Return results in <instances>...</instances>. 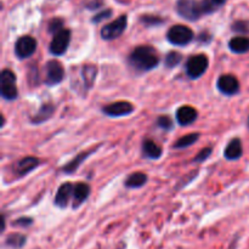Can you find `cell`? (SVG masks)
Wrapping results in <instances>:
<instances>
[{"label":"cell","mask_w":249,"mask_h":249,"mask_svg":"<svg viewBox=\"0 0 249 249\" xmlns=\"http://www.w3.org/2000/svg\"><path fill=\"white\" fill-rule=\"evenodd\" d=\"M71 43V31L70 29H61L56 34H53V38L51 40L49 50L53 55L61 56L66 53Z\"/></svg>","instance_id":"52a82bcc"},{"label":"cell","mask_w":249,"mask_h":249,"mask_svg":"<svg viewBox=\"0 0 249 249\" xmlns=\"http://www.w3.org/2000/svg\"><path fill=\"white\" fill-rule=\"evenodd\" d=\"M111 15H112V10H105V11H102V12H100V14L95 15L94 18H92V22H94V23H99V22H101V21H104V19L108 18Z\"/></svg>","instance_id":"d6a6232c"},{"label":"cell","mask_w":249,"mask_h":249,"mask_svg":"<svg viewBox=\"0 0 249 249\" xmlns=\"http://www.w3.org/2000/svg\"><path fill=\"white\" fill-rule=\"evenodd\" d=\"M92 151H87V152L79 153V155H78L74 160H71L70 163H67V164L62 168V172L65 173V174H73V173H74L75 170L80 167V164H82L83 160H87V158L91 155Z\"/></svg>","instance_id":"7402d4cb"},{"label":"cell","mask_w":249,"mask_h":249,"mask_svg":"<svg viewBox=\"0 0 249 249\" xmlns=\"http://www.w3.org/2000/svg\"><path fill=\"white\" fill-rule=\"evenodd\" d=\"M218 89L221 94L226 95V96H233L240 91V82L237 78L232 74H223L219 77Z\"/></svg>","instance_id":"30bf717a"},{"label":"cell","mask_w":249,"mask_h":249,"mask_svg":"<svg viewBox=\"0 0 249 249\" xmlns=\"http://www.w3.org/2000/svg\"><path fill=\"white\" fill-rule=\"evenodd\" d=\"M142 153L148 160H158L162 156V148L152 140H145L142 143Z\"/></svg>","instance_id":"ac0fdd59"},{"label":"cell","mask_w":249,"mask_h":249,"mask_svg":"<svg viewBox=\"0 0 249 249\" xmlns=\"http://www.w3.org/2000/svg\"><path fill=\"white\" fill-rule=\"evenodd\" d=\"M232 31L238 32L241 34H246L249 32V23L246 21H237L232 24Z\"/></svg>","instance_id":"f546056e"},{"label":"cell","mask_w":249,"mask_h":249,"mask_svg":"<svg viewBox=\"0 0 249 249\" xmlns=\"http://www.w3.org/2000/svg\"><path fill=\"white\" fill-rule=\"evenodd\" d=\"M32 224H33V219L29 218V216H22V218L16 219L12 223V225L16 226V228H29Z\"/></svg>","instance_id":"4dcf8cb0"},{"label":"cell","mask_w":249,"mask_h":249,"mask_svg":"<svg viewBox=\"0 0 249 249\" xmlns=\"http://www.w3.org/2000/svg\"><path fill=\"white\" fill-rule=\"evenodd\" d=\"M212 155V147H206L203 150H201V152L197 155V157L195 158V162L198 163V162H204L206 160H208L209 156Z\"/></svg>","instance_id":"1f68e13d"},{"label":"cell","mask_w":249,"mask_h":249,"mask_svg":"<svg viewBox=\"0 0 249 249\" xmlns=\"http://www.w3.org/2000/svg\"><path fill=\"white\" fill-rule=\"evenodd\" d=\"M243 155V147L242 142H241L240 139H232L230 142L228 143V146L225 147L224 151V156H225L226 160H237L242 157Z\"/></svg>","instance_id":"2e32d148"},{"label":"cell","mask_w":249,"mask_h":249,"mask_svg":"<svg viewBox=\"0 0 249 249\" xmlns=\"http://www.w3.org/2000/svg\"><path fill=\"white\" fill-rule=\"evenodd\" d=\"M27 243V236L22 235V233L15 232L10 233L5 240V246L11 249H21L26 246Z\"/></svg>","instance_id":"44dd1931"},{"label":"cell","mask_w":249,"mask_h":249,"mask_svg":"<svg viewBox=\"0 0 249 249\" xmlns=\"http://www.w3.org/2000/svg\"><path fill=\"white\" fill-rule=\"evenodd\" d=\"M226 0H203L202 4H203L204 14H212V12L218 10L220 6H223Z\"/></svg>","instance_id":"d4e9b609"},{"label":"cell","mask_w":249,"mask_h":249,"mask_svg":"<svg viewBox=\"0 0 249 249\" xmlns=\"http://www.w3.org/2000/svg\"><path fill=\"white\" fill-rule=\"evenodd\" d=\"M177 11L182 18L189 21H197L204 14L203 4L197 0H178Z\"/></svg>","instance_id":"7a4b0ae2"},{"label":"cell","mask_w":249,"mask_h":249,"mask_svg":"<svg viewBox=\"0 0 249 249\" xmlns=\"http://www.w3.org/2000/svg\"><path fill=\"white\" fill-rule=\"evenodd\" d=\"M229 48L235 53H246L249 51V38L245 36H238L229 41Z\"/></svg>","instance_id":"e0dca14e"},{"label":"cell","mask_w":249,"mask_h":249,"mask_svg":"<svg viewBox=\"0 0 249 249\" xmlns=\"http://www.w3.org/2000/svg\"><path fill=\"white\" fill-rule=\"evenodd\" d=\"M0 92H1L2 99L16 100L18 96V90L16 87V75L12 71L4 70L0 74Z\"/></svg>","instance_id":"277c9868"},{"label":"cell","mask_w":249,"mask_h":249,"mask_svg":"<svg viewBox=\"0 0 249 249\" xmlns=\"http://www.w3.org/2000/svg\"><path fill=\"white\" fill-rule=\"evenodd\" d=\"M248 123H249V119H248Z\"/></svg>","instance_id":"836d02e7"},{"label":"cell","mask_w":249,"mask_h":249,"mask_svg":"<svg viewBox=\"0 0 249 249\" xmlns=\"http://www.w3.org/2000/svg\"><path fill=\"white\" fill-rule=\"evenodd\" d=\"M73 191H74V185H72L71 182H65L61 185L56 192L55 206L65 209L70 203L71 198H73Z\"/></svg>","instance_id":"7c38bea8"},{"label":"cell","mask_w":249,"mask_h":249,"mask_svg":"<svg viewBox=\"0 0 249 249\" xmlns=\"http://www.w3.org/2000/svg\"><path fill=\"white\" fill-rule=\"evenodd\" d=\"M181 60H182L181 53L172 51V53H168L167 57H165V66H167L168 68H174L181 62Z\"/></svg>","instance_id":"484cf974"},{"label":"cell","mask_w":249,"mask_h":249,"mask_svg":"<svg viewBox=\"0 0 249 249\" xmlns=\"http://www.w3.org/2000/svg\"><path fill=\"white\" fill-rule=\"evenodd\" d=\"M141 22H142L145 26H158V24L164 23V19L157 16H150V15H146V16L141 17Z\"/></svg>","instance_id":"4316f807"},{"label":"cell","mask_w":249,"mask_h":249,"mask_svg":"<svg viewBox=\"0 0 249 249\" xmlns=\"http://www.w3.org/2000/svg\"><path fill=\"white\" fill-rule=\"evenodd\" d=\"M39 164H40V160L38 158L26 157L16 163V165H15V173L17 175H19V177H23V175H27L31 172H33Z\"/></svg>","instance_id":"5bb4252c"},{"label":"cell","mask_w":249,"mask_h":249,"mask_svg":"<svg viewBox=\"0 0 249 249\" xmlns=\"http://www.w3.org/2000/svg\"><path fill=\"white\" fill-rule=\"evenodd\" d=\"M63 29V19L61 18H53L49 22V32L53 34H56Z\"/></svg>","instance_id":"f1b7e54d"},{"label":"cell","mask_w":249,"mask_h":249,"mask_svg":"<svg viewBox=\"0 0 249 249\" xmlns=\"http://www.w3.org/2000/svg\"><path fill=\"white\" fill-rule=\"evenodd\" d=\"M134 111H135V107L133 106V104L128 101H117L113 102V104L107 105V106L102 108V112L108 117L129 116Z\"/></svg>","instance_id":"8fae6325"},{"label":"cell","mask_w":249,"mask_h":249,"mask_svg":"<svg viewBox=\"0 0 249 249\" xmlns=\"http://www.w3.org/2000/svg\"><path fill=\"white\" fill-rule=\"evenodd\" d=\"M197 119V111L191 106H182L177 111V121L180 125H190Z\"/></svg>","instance_id":"9a60e30c"},{"label":"cell","mask_w":249,"mask_h":249,"mask_svg":"<svg viewBox=\"0 0 249 249\" xmlns=\"http://www.w3.org/2000/svg\"><path fill=\"white\" fill-rule=\"evenodd\" d=\"M53 112H55V106H53V105L44 104L43 106L39 108V111L36 112V116L31 119L32 123L40 124V123H43V122L48 121L49 118H51V117H53Z\"/></svg>","instance_id":"ffe728a7"},{"label":"cell","mask_w":249,"mask_h":249,"mask_svg":"<svg viewBox=\"0 0 249 249\" xmlns=\"http://www.w3.org/2000/svg\"><path fill=\"white\" fill-rule=\"evenodd\" d=\"M36 40L31 36H23L17 39L15 44V53L18 58H28L36 53Z\"/></svg>","instance_id":"9c48e42d"},{"label":"cell","mask_w":249,"mask_h":249,"mask_svg":"<svg viewBox=\"0 0 249 249\" xmlns=\"http://www.w3.org/2000/svg\"><path fill=\"white\" fill-rule=\"evenodd\" d=\"M147 179L148 178L145 173L136 172V173H133V174H130L128 178H126L124 185H125L128 189H140V187H142L143 185H146Z\"/></svg>","instance_id":"d6986e66"},{"label":"cell","mask_w":249,"mask_h":249,"mask_svg":"<svg viewBox=\"0 0 249 249\" xmlns=\"http://www.w3.org/2000/svg\"><path fill=\"white\" fill-rule=\"evenodd\" d=\"M209 66L208 56L204 53L194 55L186 62V74L191 79H198L207 72Z\"/></svg>","instance_id":"5b68a950"},{"label":"cell","mask_w":249,"mask_h":249,"mask_svg":"<svg viewBox=\"0 0 249 249\" xmlns=\"http://www.w3.org/2000/svg\"><path fill=\"white\" fill-rule=\"evenodd\" d=\"M90 195V186L85 182H78L74 185V191H73V209H77L87 201V198Z\"/></svg>","instance_id":"4fadbf2b"},{"label":"cell","mask_w":249,"mask_h":249,"mask_svg":"<svg viewBox=\"0 0 249 249\" xmlns=\"http://www.w3.org/2000/svg\"><path fill=\"white\" fill-rule=\"evenodd\" d=\"M157 125L162 128L163 130H172L174 124H173V121L168 116H160L157 118Z\"/></svg>","instance_id":"83f0119b"},{"label":"cell","mask_w":249,"mask_h":249,"mask_svg":"<svg viewBox=\"0 0 249 249\" xmlns=\"http://www.w3.org/2000/svg\"><path fill=\"white\" fill-rule=\"evenodd\" d=\"M199 139V134L198 133H191V134H187V135L182 136L180 138L177 142L174 143V147L175 148H186L190 147V146L194 145L197 140Z\"/></svg>","instance_id":"cb8c5ba5"},{"label":"cell","mask_w":249,"mask_h":249,"mask_svg":"<svg viewBox=\"0 0 249 249\" xmlns=\"http://www.w3.org/2000/svg\"><path fill=\"white\" fill-rule=\"evenodd\" d=\"M160 63L158 53L150 45L138 46L129 56V65L136 72H148L155 70Z\"/></svg>","instance_id":"6da1fadb"},{"label":"cell","mask_w":249,"mask_h":249,"mask_svg":"<svg viewBox=\"0 0 249 249\" xmlns=\"http://www.w3.org/2000/svg\"><path fill=\"white\" fill-rule=\"evenodd\" d=\"M45 71V84L49 87L58 84L65 78V68H63L62 63L56 60L49 61L46 63Z\"/></svg>","instance_id":"ba28073f"},{"label":"cell","mask_w":249,"mask_h":249,"mask_svg":"<svg viewBox=\"0 0 249 249\" xmlns=\"http://www.w3.org/2000/svg\"><path fill=\"white\" fill-rule=\"evenodd\" d=\"M97 75V68L94 65H85L82 70V77L84 79L85 88H91L94 85Z\"/></svg>","instance_id":"603a6c76"},{"label":"cell","mask_w":249,"mask_h":249,"mask_svg":"<svg viewBox=\"0 0 249 249\" xmlns=\"http://www.w3.org/2000/svg\"><path fill=\"white\" fill-rule=\"evenodd\" d=\"M195 38V34L191 28L184 24H175L170 27L167 33V39L173 45L185 46L191 43Z\"/></svg>","instance_id":"3957f363"},{"label":"cell","mask_w":249,"mask_h":249,"mask_svg":"<svg viewBox=\"0 0 249 249\" xmlns=\"http://www.w3.org/2000/svg\"><path fill=\"white\" fill-rule=\"evenodd\" d=\"M126 26H128V16L122 15L121 17L114 19L111 23L106 24L101 29L102 39H105V40H114V39L119 38L125 32Z\"/></svg>","instance_id":"8992f818"}]
</instances>
